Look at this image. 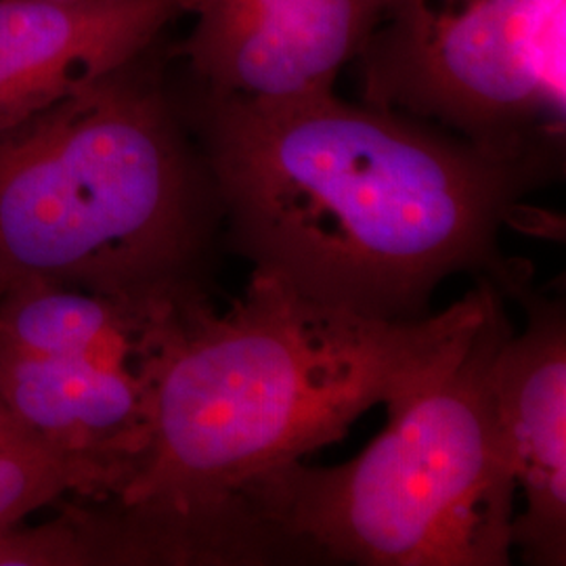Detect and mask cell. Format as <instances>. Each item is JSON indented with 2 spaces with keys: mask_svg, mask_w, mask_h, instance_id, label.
<instances>
[{
  "mask_svg": "<svg viewBox=\"0 0 566 566\" xmlns=\"http://www.w3.org/2000/svg\"><path fill=\"white\" fill-rule=\"evenodd\" d=\"M502 290L489 280L420 319H378L252 273L217 313L193 304L154 371L149 437L107 502L147 565L285 563L243 486L334 446L455 364Z\"/></svg>",
  "mask_w": 566,
  "mask_h": 566,
  "instance_id": "cell-1",
  "label": "cell"
},
{
  "mask_svg": "<svg viewBox=\"0 0 566 566\" xmlns=\"http://www.w3.org/2000/svg\"><path fill=\"white\" fill-rule=\"evenodd\" d=\"M196 143L231 248L304 296L420 319L455 273L506 290L497 235L556 175L506 163L428 122L334 91L256 102L198 91Z\"/></svg>",
  "mask_w": 566,
  "mask_h": 566,
  "instance_id": "cell-2",
  "label": "cell"
},
{
  "mask_svg": "<svg viewBox=\"0 0 566 566\" xmlns=\"http://www.w3.org/2000/svg\"><path fill=\"white\" fill-rule=\"evenodd\" d=\"M158 42L0 130V280L107 294L193 285L219 202Z\"/></svg>",
  "mask_w": 566,
  "mask_h": 566,
  "instance_id": "cell-3",
  "label": "cell"
},
{
  "mask_svg": "<svg viewBox=\"0 0 566 566\" xmlns=\"http://www.w3.org/2000/svg\"><path fill=\"white\" fill-rule=\"evenodd\" d=\"M512 334L502 292L460 359L386 409L388 424L350 462H290L242 500L301 560L365 566H504L516 481L493 369Z\"/></svg>",
  "mask_w": 566,
  "mask_h": 566,
  "instance_id": "cell-4",
  "label": "cell"
},
{
  "mask_svg": "<svg viewBox=\"0 0 566 566\" xmlns=\"http://www.w3.org/2000/svg\"><path fill=\"white\" fill-rule=\"evenodd\" d=\"M565 57L566 0H388L357 60L364 103L558 172Z\"/></svg>",
  "mask_w": 566,
  "mask_h": 566,
  "instance_id": "cell-5",
  "label": "cell"
},
{
  "mask_svg": "<svg viewBox=\"0 0 566 566\" xmlns=\"http://www.w3.org/2000/svg\"><path fill=\"white\" fill-rule=\"evenodd\" d=\"M193 18L168 55L212 95L280 102L334 91L388 0H179Z\"/></svg>",
  "mask_w": 566,
  "mask_h": 566,
  "instance_id": "cell-6",
  "label": "cell"
},
{
  "mask_svg": "<svg viewBox=\"0 0 566 566\" xmlns=\"http://www.w3.org/2000/svg\"><path fill=\"white\" fill-rule=\"evenodd\" d=\"M526 327L502 344L493 390L516 491L525 510L512 523V549L531 565L566 563V319L560 301L531 292L525 273L510 287Z\"/></svg>",
  "mask_w": 566,
  "mask_h": 566,
  "instance_id": "cell-7",
  "label": "cell"
},
{
  "mask_svg": "<svg viewBox=\"0 0 566 566\" xmlns=\"http://www.w3.org/2000/svg\"><path fill=\"white\" fill-rule=\"evenodd\" d=\"M181 15L179 0H0V130L139 57Z\"/></svg>",
  "mask_w": 566,
  "mask_h": 566,
  "instance_id": "cell-8",
  "label": "cell"
},
{
  "mask_svg": "<svg viewBox=\"0 0 566 566\" xmlns=\"http://www.w3.org/2000/svg\"><path fill=\"white\" fill-rule=\"evenodd\" d=\"M154 371L0 348V407L23 432L102 465L120 493L147 446Z\"/></svg>",
  "mask_w": 566,
  "mask_h": 566,
  "instance_id": "cell-9",
  "label": "cell"
},
{
  "mask_svg": "<svg viewBox=\"0 0 566 566\" xmlns=\"http://www.w3.org/2000/svg\"><path fill=\"white\" fill-rule=\"evenodd\" d=\"M202 298L196 283L143 294L7 283L0 296V348L30 357L154 369L172 329Z\"/></svg>",
  "mask_w": 566,
  "mask_h": 566,
  "instance_id": "cell-10",
  "label": "cell"
},
{
  "mask_svg": "<svg viewBox=\"0 0 566 566\" xmlns=\"http://www.w3.org/2000/svg\"><path fill=\"white\" fill-rule=\"evenodd\" d=\"M67 493L107 504L118 495V481L102 465L49 446L18 426L0 434V533Z\"/></svg>",
  "mask_w": 566,
  "mask_h": 566,
  "instance_id": "cell-11",
  "label": "cell"
},
{
  "mask_svg": "<svg viewBox=\"0 0 566 566\" xmlns=\"http://www.w3.org/2000/svg\"><path fill=\"white\" fill-rule=\"evenodd\" d=\"M99 565L97 544L86 521L65 516L53 525L7 528L0 533V566Z\"/></svg>",
  "mask_w": 566,
  "mask_h": 566,
  "instance_id": "cell-12",
  "label": "cell"
},
{
  "mask_svg": "<svg viewBox=\"0 0 566 566\" xmlns=\"http://www.w3.org/2000/svg\"><path fill=\"white\" fill-rule=\"evenodd\" d=\"M67 4H109V2H124V0H57Z\"/></svg>",
  "mask_w": 566,
  "mask_h": 566,
  "instance_id": "cell-13",
  "label": "cell"
},
{
  "mask_svg": "<svg viewBox=\"0 0 566 566\" xmlns=\"http://www.w3.org/2000/svg\"><path fill=\"white\" fill-rule=\"evenodd\" d=\"M13 426L15 424L9 420V416H7V413L2 411V407H0V434H2V432H7V430H11Z\"/></svg>",
  "mask_w": 566,
  "mask_h": 566,
  "instance_id": "cell-14",
  "label": "cell"
},
{
  "mask_svg": "<svg viewBox=\"0 0 566 566\" xmlns=\"http://www.w3.org/2000/svg\"><path fill=\"white\" fill-rule=\"evenodd\" d=\"M2 292H4V282L0 280V296H2Z\"/></svg>",
  "mask_w": 566,
  "mask_h": 566,
  "instance_id": "cell-15",
  "label": "cell"
}]
</instances>
